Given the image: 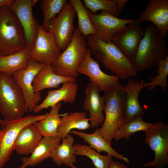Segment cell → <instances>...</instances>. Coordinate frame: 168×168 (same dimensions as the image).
<instances>
[{"mask_svg":"<svg viewBox=\"0 0 168 168\" xmlns=\"http://www.w3.org/2000/svg\"><path fill=\"white\" fill-rule=\"evenodd\" d=\"M86 40L91 55L113 75L122 80L137 75L132 61L112 41H104L91 35L87 36Z\"/></svg>","mask_w":168,"mask_h":168,"instance_id":"obj_1","label":"cell"},{"mask_svg":"<svg viewBox=\"0 0 168 168\" xmlns=\"http://www.w3.org/2000/svg\"><path fill=\"white\" fill-rule=\"evenodd\" d=\"M144 29V34L132 60L138 71L151 68L168 56L165 37L153 25L147 26Z\"/></svg>","mask_w":168,"mask_h":168,"instance_id":"obj_2","label":"cell"},{"mask_svg":"<svg viewBox=\"0 0 168 168\" xmlns=\"http://www.w3.org/2000/svg\"><path fill=\"white\" fill-rule=\"evenodd\" d=\"M105 116L100 133L110 145L116 132L125 123V94L123 86L119 83L111 90L104 92Z\"/></svg>","mask_w":168,"mask_h":168,"instance_id":"obj_3","label":"cell"},{"mask_svg":"<svg viewBox=\"0 0 168 168\" xmlns=\"http://www.w3.org/2000/svg\"><path fill=\"white\" fill-rule=\"evenodd\" d=\"M85 37L75 28L72 39L51 65L54 71L61 76L76 79L78 68L84 59L88 50Z\"/></svg>","mask_w":168,"mask_h":168,"instance_id":"obj_4","label":"cell"},{"mask_svg":"<svg viewBox=\"0 0 168 168\" xmlns=\"http://www.w3.org/2000/svg\"><path fill=\"white\" fill-rule=\"evenodd\" d=\"M23 28L10 7L0 8V55H6L27 48Z\"/></svg>","mask_w":168,"mask_h":168,"instance_id":"obj_5","label":"cell"},{"mask_svg":"<svg viewBox=\"0 0 168 168\" xmlns=\"http://www.w3.org/2000/svg\"><path fill=\"white\" fill-rule=\"evenodd\" d=\"M0 112L4 119L21 118L26 113L22 91L12 75L0 72Z\"/></svg>","mask_w":168,"mask_h":168,"instance_id":"obj_6","label":"cell"},{"mask_svg":"<svg viewBox=\"0 0 168 168\" xmlns=\"http://www.w3.org/2000/svg\"><path fill=\"white\" fill-rule=\"evenodd\" d=\"M48 114L47 113L37 115H28L12 120L1 119L0 125L3 135L0 141V168H2L9 160L20 131L25 126L45 118Z\"/></svg>","mask_w":168,"mask_h":168,"instance_id":"obj_7","label":"cell"},{"mask_svg":"<svg viewBox=\"0 0 168 168\" xmlns=\"http://www.w3.org/2000/svg\"><path fill=\"white\" fill-rule=\"evenodd\" d=\"M145 132L144 142L153 151L155 157L144 166L164 168L168 164V124L159 121Z\"/></svg>","mask_w":168,"mask_h":168,"instance_id":"obj_8","label":"cell"},{"mask_svg":"<svg viewBox=\"0 0 168 168\" xmlns=\"http://www.w3.org/2000/svg\"><path fill=\"white\" fill-rule=\"evenodd\" d=\"M76 13L72 6L67 3L59 13L50 22L47 31L54 37L58 48L63 50L71 42L75 28Z\"/></svg>","mask_w":168,"mask_h":168,"instance_id":"obj_9","label":"cell"},{"mask_svg":"<svg viewBox=\"0 0 168 168\" xmlns=\"http://www.w3.org/2000/svg\"><path fill=\"white\" fill-rule=\"evenodd\" d=\"M45 65L30 58L26 67L16 71L12 75L24 95L26 113L33 112L42 98L40 92H34L33 82L35 77Z\"/></svg>","mask_w":168,"mask_h":168,"instance_id":"obj_10","label":"cell"},{"mask_svg":"<svg viewBox=\"0 0 168 168\" xmlns=\"http://www.w3.org/2000/svg\"><path fill=\"white\" fill-rule=\"evenodd\" d=\"M61 51L53 36L38 25L36 37L30 49V59L44 65H51Z\"/></svg>","mask_w":168,"mask_h":168,"instance_id":"obj_11","label":"cell"},{"mask_svg":"<svg viewBox=\"0 0 168 168\" xmlns=\"http://www.w3.org/2000/svg\"><path fill=\"white\" fill-rule=\"evenodd\" d=\"M138 19L127 25L113 36L112 42L131 61L133 59L145 29Z\"/></svg>","mask_w":168,"mask_h":168,"instance_id":"obj_12","label":"cell"},{"mask_svg":"<svg viewBox=\"0 0 168 168\" xmlns=\"http://www.w3.org/2000/svg\"><path fill=\"white\" fill-rule=\"evenodd\" d=\"M89 16L96 31V36L106 42L112 41L116 33L135 20L119 18L105 11L98 14L89 11Z\"/></svg>","mask_w":168,"mask_h":168,"instance_id":"obj_13","label":"cell"},{"mask_svg":"<svg viewBox=\"0 0 168 168\" xmlns=\"http://www.w3.org/2000/svg\"><path fill=\"white\" fill-rule=\"evenodd\" d=\"M88 49L86 55L78 68L79 74L89 77L90 81L97 86L100 91L106 92L119 84V79L114 75L103 72L97 61L92 56Z\"/></svg>","mask_w":168,"mask_h":168,"instance_id":"obj_14","label":"cell"},{"mask_svg":"<svg viewBox=\"0 0 168 168\" xmlns=\"http://www.w3.org/2000/svg\"><path fill=\"white\" fill-rule=\"evenodd\" d=\"M31 0H15L10 7L24 30L27 47L30 49L35 39L38 24L32 12Z\"/></svg>","mask_w":168,"mask_h":168,"instance_id":"obj_15","label":"cell"},{"mask_svg":"<svg viewBox=\"0 0 168 168\" xmlns=\"http://www.w3.org/2000/svg\"><path fill=\"white\" fill-rule=\"evenodd\" d=\"M98 87L92 82H89L84 91L85 98L83 106L86 111H88L90 119V127L93 128L102 124L105 117L104 111L105 101L103 96L100 94Z\"/></svg>","mask_w":168,"mask_h":168,"instance_id":"obj_16","label":"cell"},{"mask_svg":"<svg viewBox=\"0 0 168 168\" xmlns=\"http://www.w3.org/2000/svg\"><path fill=\"white\" fill-rule=\"evenodd\" d=\"M138 19L141 22H152L161 35L165 37L168 31V0H151Z\"/></svg>","mask_w":168,"mask_h":168,"instance_id":"obj_17","label":"cell"},{"mask_svg":"<svg viewBox=\"0 0 168 168\" xmlns=\"http://www.w3.org/2000/svg\"><path fill=\"white\" fill-rule=\"evenodd\" d=\"M76 81L65 82L58 89L48 91L44 99L35 107L33 112L38 113L43 109L54 107L61 101L65 103H74L78 89V86Z\"/></svg>","mask_w":168,"mask_h":168,"instance_id":"obj_18","label":"cell"},{"mask_svg":"<svg viewBox=\"0 0 168 168\" xmlns=\"http://www.w3.org/2000/svg\"><path fill=\"white\" fill-rule=\"evenodd\" d=\"M146 83L143 81L139 82L129 79L127 83L123 86L125 94V123L144 113V111L139 101L138 96L141 91L145 87Z\"/></svg>","mask_w":168,"mask_h":168,"instance_id":"obj_19","label":"cell"},{"mask_svg":"<svg viewBox=\"0 0 168 168\" xmlns=\"http://www.w3.org/2000/svg\"><path fill=\"white\" fill-rule=\"evenodd\" d=\"M42 138L35 123L28 125L18 133L15 143L14 150L19 155L30 154Z\"/></svg>","mask_w":168,"mask_h":168,"instance_id":"obj_20","label":"cell"},{"mask_svg":"<svg viewBox=\"0 0 168 168\" xmlns=\"http://www.w3.org/2000/svg\"><path fill=\"white\" fill-rule=\"evenodd\" d=\"M61 139L58 137H43L31 155L22 159V163L19 168L34 167L50 158L53 150L60 143Z\"/></svg>","mask_w":168,"mask_h":168,"instance_id":"obj_21","label":"cell"},{"mask_svg":"<svg viewBox=\"0 0 168 168\" xmlns=\"http://www.w3.org/2000/svg\"><path fill=\"white\" fill-rule=\"evenodd\" d=\"M70 133L82 138L97 152L100 153L105 152L116 158L121 159L127 163H129L128 158L115 151L106 141L100 133V128H97L91 133L76 130L71 131Z\"/></svg>","mask_w":168,"mask_h":168,"instance_id":"obj_22","label":"cell"},{"mask_svg":"<svg viewBox=\"0 0 168 168\" xmlns=\"http://www.w3.org/2000/svg\"><path fill=\"white\" fill-rule=\"evenodd\" d=\"M76 80V79L63 77L56 74L51 65H45L35 77L33 82L34 91L39 92L45 89L57 88L61 84Z\"/></svg>","mask_w":168,"mask_h":168,"instance_id":"obj_23","label":"cell"},{"mask_svg":"<svg viewBox=\"0 0 168 168\" xmlns=\"http://www.w3.org/2000/svg\"><path fill=\"white\" fill-rule=\"evenodd\" d=\"M58 129V136L61 139L67 137L72 130H85L90 126V119L85 112L78 111L62 114Z\"/></svg>","mask_w":168,"mask_h":168,"instance_id":"obj_24","label":"cell"},{"mask_svg":"<svg viewBox=\"0 0 168 168\" xmlns=\"http://www.w3.org/2000/svg\"><path fill=\"white\" fill-rule=\"evenodd\" d=\"M30 49L27 47L7 55H0V72L12 75L26 67L30 58Z\"/></svg>","mask_w":168,"mask_h":168,"instance_id":"obj_25","label":"cell"},{"mask_svg":"<svg viewBox=\"0 0 168 168\" xmlns=\"http://www.w3.org/2000/svg\"><path fill=\"white\" fill-rule=\"evenodd\" d=\"M62 139V143L53 150L50 158L58 166L64 164L72 168L77 162L75 151L73 147L74 138L69 134Z\"/></svg>","mask_w":168,"mask_h":168,"instance_id":"obj_26","label":"cell"},{"mask_svg":"<svg viewBox=\"0 0 168 168\" xmlns=\"http://www.w3.org/2000/svg\"><path fill=\"white\" fill-rule=\"evenodd\" d=\"M62 104L59 102L51 108L45 118L35 123L39 131L43 137H58V129L61 119L59 112Z\"/></svg>","mask_w":168,"mask_h":168,"instance_id":"obj_27","label":"cell"},{"mask_svg":"<svg viewBox=\"0 0 168 168\" xmlns=\"http://www.w3.org/2000/svg\"><path fill=\"white\" fill-rule=\"evenodd\" d=\"M73 8L78 19L77 28L85 37L96 35V33L89 16V11L80 0H69V2Z\"/></svg>","mask_w":168,"mask_h":168,"instance_id":"obj_28","label":"cell"},{"mask_svg":"<svg viewBox=\"0 0 168 168\" xmlns=\"http://www.w3.org/2000/svg\"><path fill=\"white\" fill-rule=\"evenodd\" d=\"M75 155L83 156L89 158L95 168H108L113 161V157L109 154H100L89 146L80 143L73 144Z\"/></svg>","mask_w":168,"mask_h":168,"instance_id":"obj_29","label":"cell"},{"mask_svg":"<svg viewBox=\"0 0 168 168\" xmlns=\"http://www.w3.org/2000/svg\"><path fill=\"white\" fill-rule=\"evenodd\" d=\"M153 124L144 121L141 115L137 116L124 123L119 128L113 139L117 141L123 138L129 140L132 135L140 131L145 132Z\"/></svg>","mask_w":168,"mask_h":168,"instance_id":"obj_30","label":"cell"},{"mask_svg":"<svg viewBox=\"0 0 168 168\" xmlns=\"http://www.w3.org/2000/svg\"><path fill=\"white\" fill-rule=\"evenodd\" d=\"M66 0H42L40 7L43 15V20L41 25L47 31L50 21L59 13L67 3Z\"/></svg>","mask_w":168,"mask_h":168,"instance_id":"obj_31","label":"cell"},{"mask_svg":"<svg viewBox=\"0 0 168 168\" xmlns=\"http://www.w3.org/2000/svg\"><path fill=\"white\" fill-rule=\"evenodd\" d=\"M157 65V75L155 77H149L151 81L146 83L145 87H148V90L152 91L157 86H159L164 92H166L168 89L167 78L168 75V55L160 60Z\"/></svg>","mask_w":168,"mask_h":168,"instance_id":"obj_32","label":"cell"},{"mask_svg":"<svg viewBox=\"0 0 168 168\" xmlns=\"http://www.w3.org/2000/svg\"><path fill=\"white\" fill-rule=\"evenodd\" d=\"M83 2L85 7L92 13L96 14L101 10L116 16L120 14L116 8L115 0H84Z\"/></svg>","mask_w":168,"mask_h":168,"instance_id":"obj_33","label":"cell"},{"mask_svg":"<svg viewBox=\"0 0 168 168\" xmlns=\"http://www.w3.org/2000/svg\"><path fill=\"white\" fill-rule=\"evenodd\" d=\"M128 0H115L116 8L119 12L124 9Z\"/></svg>","mask_w":168,"mask_h":168,"instance_id":"obj_34","label":"cell"},{"mask_svg":"<svg viewBox=\"0 0 168 168\" xmlns=\"http://www.w3.org/2000/svg\"><path fill=\"white\" fill-rule=\"evenodd\" d=\"M108 168H128L127 166L118 161H112Z\"/></svg>","mask_w":168,"mask_h":168,"instance_id":"obj_35","label":"cell"},{"mask_svg":"<svg viewBox=\"0 0 168 168\" xmlns=\"http://www.w3.org/2000/svg\"><path fill=\"white\" fill-rule=\"evenodd\" d=\"M15 0H0V8L10 7L14 2Z\"/></svg>","mask_w":168,"mask_h":168,"instance_id":"obj_36","label":"cell"},{"mask_svg":"<svg viewBox=\"0 0 168 168\" xmlns=\"http://www.w3.org/2000/svg\"><path fill=\"white\" fill-rule=\"evenodd\" d=\"M38 1V0H31V3L32 7L34 6Z\"/></svg>","mask_w":168,"mask_h":168,"instance_id":"obj_37","label":"cell"},{"mask_svg":"<svg viewBox=\"0 0 168 168\" xmlns=\"http://www.w3.org/2000/svg\"><path fill=\"white\" fill-rule=\"evenodd\" d=\"M3 135V132L1 129H0V141L1 140Z\"/></svg>","mask_w":168,"mask_h":168,"instance_id":"obj_38","label":"cell"},{"mask_svg":"<svg viewBox=\"0 0 168 168\" xmlns=\"http://www.w3.org/2000/svg\"><path fill=\"white\" fill-rule=\"evenodd\" d=\"M72 168H77L74 165L72 166Z\"/></svg>","mask_w":168,"mask_h":168,"instance_id":"obj_39","label":"cell"},{"mask_svg":"<svg viewBox=\"0 0 168 168\" xmlns=\"http://www.w3.org/2000/svg\"><path fill=\"white\" fill-rule=\"evenodd\" d=\"M0 120H1V119H0Z\"/></svg>","mask_w":168,"mask_h":168,"instance_id":"obj_40","label":"cell"},{"mask_svg":"<svg viewBox=\"0 0 168 168\" xmlns=\"http://www.w3.org/2000/svg\"></svg>","mask_w":168,"mask_h":168,"instance_id":"obj_41","label":"cell"}]
</instances>
